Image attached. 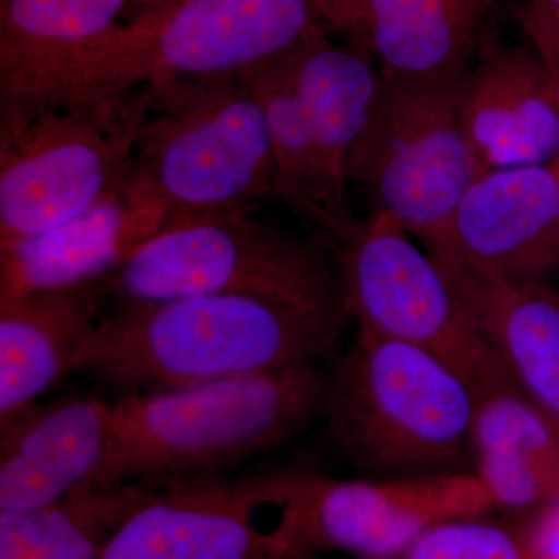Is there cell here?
I'll return each instance as SVG.
<instances>
[{"instance_id":"obj_11","label":"cell","mask_w":559,"mask_h":559,"mask_svg":"<svg viewBox=\"0 0 559 559\" xmlns=\"http://www.w3.org/2000/svg\"><path fill=\"white\" fill-rule=\"evenodd\" d=\"M277 527L304 559L341 551L388 559L425 530L495 513L471 471L404 479H334L308 471L257 474Z\"/></svg>"},{"instance_id":"obj_3","label":"cell","mask_w":559,"mask_h":559,"mask_svg":"<svg viewBox=\"0 0 559 559\" xmlns=\"http://www.w3.org/2000/svg\"><path fill=\"white\" fill-rule=\"evenodd\" d=\"M476 393L425 349L358 331L329 373L323 436L369 479L465 473Z\"/></svg>"},{"instance_id":"obj_8","label":"cell","mask_w":559,"mask_h":559,"mask_svg":"<svg viewBox=\"0 0 559 559\" xmlns=\"http://www.w3.org/2000/svg\"><path fill=\"white\" fill-rule=\"evenodd\" d=\"M471 68L436 76L382 73L380 94L352 164L371 213L429 246L466 190L489 171L466 130Z\"/></svg>"},{"instance_id":"obj_9","label":"cell","mask_w":559,"mask_h":559,"mask_svg":"<svg viewBox=\"0 0 559 559\" xmlns=\"http://www.w3.org/2000/svg\"><path fill=\"white\" fill-rule=\"evenodd\" d=\"M331 0H190L162 14H139L103 51L94 90L180 81L242 79L325 28Z\"/></svg>"},{"instance_id":"obj_27","label":"cell","mask_w":559,"mask_h":559,"mask_svg":"<svg viewBox=\"0 0 559 559\" xmlns=\"http://www.w3.org/2000/svg\"><path fill=\"white\" fill-rule=\"evenodd\" d=\"M538 2L559 13V0H538Z\"/></svg>"},{"instance_id":"obj_4","label":"cell","mask_w":559,"mask_h":559,"mask_svg":"<svg viewBox=\"0 0 559 559\" xmlns=\"http://www.w3.org/2000/svg\"><path fill=\"white\" fill-rule=\"evenodd\" d=\"M248 79L270 128L280 200L314 221L336 248L358 224L348 186L381 70L364 51L331 43L320 31Z\"/></svg>"},{"instance_id":"obj_14","label":"cell","mask_w":559,"mask_h":559,"mask_svg":"<svg viewBox=\"0 0 559 559\" xmlns=\"http://www.w3.org/2000/svg\"><path fill=\"white\" fill-rule=\"evenodd\" d=\"M425 248L500 277L543 282L559 270V171L533 165L484 173Z\"/></svg>"},{"instance_id":"obj_12","label":"cell","mask_w":559,"mask_h":559,"mask_svg":"<svg viewBox=\"0 0 559 559\" xmlns=\"http://www.w3.org/2000/svg\"><path fill=\"white\" fill-rule=\"evenodd\" d=\"M132 0H0V109L80 103Z\"/></svg>"},{"instance_id":"obj_2","label":"cell","mask_w":559,"mask_h":559,"mask_svg":"<svg viewBox=\"0 0 559 559\" xmlns=\"http://www.w3.org/2000/svg\"><path fill=\"white\" fill-rule=\"evenodd\" d=\"M329 373L318 364L164 392L116 406L112 450L97 487L154 491L207 484L299 436L322 418Z\"/></svg>"},{"instance_id":"obj_7","label":"cell","mask_w":559,"mask_h":559,"mask_svg":"<svg viewBox=\"0 0 559 559\" xmlns=\"http://www.w3.org/2000/svg\"><path fill=\"white\" fill-rule=\"evenodd\" d=\"M150 92L0 109V248L76 218L131 176Z\"/></svg>"},{"instance_id":"obj_24","label":"cell","mask_w":559,"mask_h":559,"mask_svg":"<svg viewBox=\"0 0 559 559\" xmlns=\"http://www.w3.org/2000/svg\"><path fill=\"white\" fill-rule=\"evenodd\" d=\"M514 17L559 94V14L538 0H528L514 9Z\"/></svg>"},{"instance_id":"obj_28","label":"cell","mask_w":559,"mask_h":559,"mask_svg":"<svg viewBox=\"0 0 559 559\" xmlns=\"http://www.w3.org/2000/svg\"><path fill=\"white\" fill-rule=\"evenodd\" d=\"M559 14V13H558Z\"/></svg>"},{"instance_id":"obj_23","label":"cell","mask_w":559,"mask_h":559,"mask_svg":"<svg viewBox=\"0 0 559 559\" xmlns=\"http://www.w3.org/2000/svg\"><path fill=\"white\" fill-rule=\"evenodd\" d=\"M388 559H521L520 522L492 514L440 522Z\"/></svg>"},{"instance_id":"obj_10","label":"cell","mask_w":559,"mask_h":559,"mask_svg":"<svg viewBox=\"0 0 559 559\" xmlns=\"http://www.w3.org/2000/svg\"><path fill=\"white\" fill-rule=\"evenodd\" d=\"M333 250L358 331L425 349L468 382L476 399L518 390L437 261L392 219L370 213Z\"/></svg>"},{"instance_id":"obj_15","label":"cell","mask_w":559,"mask_h":559,"mask_svg":"<svg viewBox=\"0 0 559 559\" xmlns=\"http://www.w3.org/2000/svg\"><path fill=\"white\" fill-rule=\"evenodd\" d=\"M0 421V511L43 509L97 487L112 450L114 403L66 396Z\"/></svg>"},{"instance_id":"obj_21","label":"cell","mask_w":559,"mask_h":559,"mask_svg":"<svg viewBox=\"0 0 559 559\" xmlns=\"http://www.w3.org/2000/svg\"><path fill=\"white\" fill-rule=\"evenodd\" d=\"M98 320L91 286L0 297V419L70 374Z\"/></svg>"},{"instance_id":"obj_20","label":"cell","mask_w":559,"mask_h":559,"mask_svg":"<svg viewBox=\"0 0 559 559\" xmlns=\"http://www.w3.org/2000/svg\"><path fill=\"white\" fill-rule=\"evenodd\" d=\"M473 471L495 511L527 520L559 498V428L520 390L476 399Z\"/></svg>"},{"instance_id":"obj_16","label":"cell","mask_w":559,"mask_h":559,"mask_svg":"<svg viewBox=\"0 0 559 559\" xmlns=\"http://www.w3.org/2000/svg\"><path fill=\"white\" fill-rule=\"evenodd\" d=\"M164 224L165 213L130 176L76 218L0 248V297L95 285Z\"/></svg>"},{"instance_id":"obj_5","label":"cell","mask_w":559,"mask_h":559,"mask_svg":"<svg viewBox=\"0 0 559 559\" xmlns=\"http://www.w3.org/2000/svg\"><path fill=\"white\" fill-rule=\"evenodd\" d=\"M151 114L131 178L165 223L282 198L270 128L250 81L146 87Z\"/></svg>"},{"instance_id":"obj_19","label":"cell","mask_w":559,"mask_h":559,"mask_svg":"<svg viewBox=\"0 0 559 559\" xmlns=\"http://www.w3.org/2000/svg\"><path fill=\"white\" fill-rule=\"evenodd\" d=\"M495 0H331L325 28L396 76H436L471 68L485 44Z\"/></svg>"},{"instance_id":"obj_25","label":"cell","mask_w":559,"mask_h":559,"mask_svg":"<svg viewBox=\"0 0 559 559\" xmlns=\"http://www.w3.org/2000/svg\"><path fill=\"white\" fill-rule=\"evenodd\" d=\"M520 522L521 559H559V498Z\"/></svg>"},{"instance_id":"obj_13","label":"cell","mask_w":559,"mask_h":559,"mask_svg":"<svg viewBox=\"0 0 559 559\" xmlns=\"http://www.w3.org/2000/svg\"><path fill=\"white\" fill-rule=\"evenodd\" d=\"M257 476L157 491L124 521L102 559H304L277 524Z\"/></svg>"},{"instance_id":"obj_18","label":"cell","mask_w":559,"mask_h":559,"mask_svg":"<svg viewBox=\"0 0 559 559\" xmlns=\"http://www.w3.org/2000/svg\"><path fill=\"white\" fill-rule=\"evenodd\" d=\"M466 130L488 170L559 171V94L533 49L488 40L471 66Z\"/></svg>"},{"instance_id":"obj_26","label":"cell","mask_w":559,"mask_h":559,"mask_svg":"<svg viewBox=\"0 0 559 559\" xmlns=\"http://www.w3.org/2000/svg\"><path fill=\"white\" fill-rule=\"evenodd\" d=\"M139 14H162L178 9L190 0H132Z\"/></svg>"},{"instance_id":"obj_17","label":"cell","mask_w":559,"mask_h":559,"mask_svg":"<svg viewBox=\"0 0 559 559\" xmlns=\"http://www.w3.org/2000/svg\"><path fill=\"white\" fill-rule=\"evenodd\" d=\"M514 388L559 428V297L428 250Z\"/></svg>"},{"instance_id":"obj_1","label":"cell","mask_w":559,"mask_h":559,"mask_svg":"<svg viewBox=\"0 0 559 559\" xmlns=\"http://www.w3.org/2000/svg\"><path fill=\"white\" fill-rule=\"evenodd\" d=\"M347 319L235 294L119 301L70 374L124 396L318 364L340 344Z\"/></svg>"},{"instance_id":"obj_6","label":"cell","mask_w":559,"mask_h":559,"mask_svg":"<svg viewBox=\"0 0 559 559\" xmlns=\"http://www.w3.org/2000/svg\"><path fill=\"white\" fill-rule=\"evenodd\" d=\"M95 285L119 301L235 294L349 318L336 253L261 223L248 209L167 221Z\"/></svg>"},{"instance_id":"obj_22","label":"cell","mask_w":559,"mask_h":559,"mask_svg":"<svg viewBox=\"0 0 559 559\" xmlns=\"http://www.w3.org/2000/svg\"><path fill=\"white\" fill-rule=\"evenodd\" d=\"M154 492L139 484L86 485L43 509L0 511V559H102L124 521Z\"/></svg>"}]
</instances>
